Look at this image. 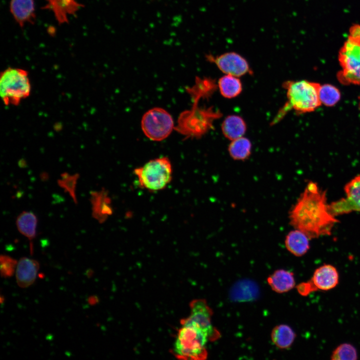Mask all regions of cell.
<instances>
[{
	"label": "cell",
	"mask_w": 360,
	"mask_h": 360,
	"mask_svg": "<svg viewBox=\"0 0 360 360\" xmlns=\"http://www.w3.org/2000/svg\"><path fill=\"white\" fill-rule=\"evenodd\" d=\"M292 226L310 239L331 234L338 220L330 212L326 192L316 182L308 183L290 212Z\"/></svg>",
	"instance_id": "1"
},
{
	"label": "cell",
	"mask_w": 360,
	"mask_h": 360,
	"mask_svg": "<svg viewBox=\"0 0 360 360\" xmlns=\"http://www.w3.org/2000/svg\"><path fill=\"white\" fill-rule=\"evenodd\" d=\"M320 84L306 80H287L283 84L286 90V102L274 119L272 124L282 119L290 110L298 114L314 111L322 105L319 98Z\"/></svg>",
	"instance_id": "2"
},
{
	"label": "cell",
	"mask_w": 360,
	"mask_h": 360,
	"mask_svg": "<svg viewBox=\"0 0 360 360\" xmlns=\"http://www.w3.org/2000/svg\"><path fill=\"white\" fill-rule=\"evenodd\" d=\"M198 101L193 102L192 108L181 112L174 130L186 138H199L213 128L214 121L222 114L212 108H200Z\"/></svg>",
	"instance_id": "3"
},
{
	"label": "cell",
	"mask_w": 360,
	"mask_h": 360,
	"mask_svg": "<svg viewBox=\"0 0 360 360\" xmlns=\"http://www.w3.org/2000/svg\"><path fill=\"white\" fill-rule=\"evenodd\" d=\"M181 324L173 346V354L180 359H206L208 356L206 345L210 341L207 334L193 326Z\"/></svg>",
	"instance_id": "4"
},
{
	"label": "cell",
	"mask_w": 360,
	"mask_h": 360,
	"mask_svg": "<svg viewBox=\"0 0 360 360\" xmlns=\"http://www.w3.org/2000/svg\"><path fill=\"white\" fill-rule=\"evenodd\" d=\"M32 92L28 72L24 68L8 67L1 72L0 94L6 106H17Z\"/></svg>",
	"instance_id": "5"
},
{
	"label": "cell",
	"mask_w": 360,
	"mask_h": 360,
	"mask_svg": "<svg viewBox=\"0 0 360 360\" xmlns=\"http://www.w3.org/2000/svg\"><path fill=\"white\" fill-rule=\"evenodd\" d=\"M134 173L141 188L158 191L164 189L171 181L172 164L166 157L156 158L136 168Z\"/></svg>",
	"instance_id": "6"
},
{
	"label": "cell",
	"mask_w": 360,
	"mask_h": 360,
	"mask_svg": "<svg viewBox=\"0 0 360 360\" xmlns=\"http://www.w3.org/2000/svg\"><path fill=\"white\" fill-rule=\"evenodd\" d=\"M141 127L147 138L159 142L166 138L175 126L173 118L168 111L161 108H154L142 116Z\"/></svg>",
	"instance_id": "7"
},
{
	"label": "cell",
	"mask_w": 360,
	"mask_h": 360,
	"mask_svg": "<svg viewBox=\"0 0 360 360\" xmlns=\"http://www.w3.org/2000/svg\"><path fill=\"white\" fill-rule=\"evenodd\" d=\"M338 60L342 68L338 75L339 80L360 84V43L348 38L340 50Z\"/></svg>",
	"instance_id": "8"
},
{
	"label": "cell",
	"mask_w": 360,
	"mask_h": 360,
	"mask_svg": "<svg viewBox=\"0 0 360 360\" xmlns=\"http://www.w3.org/2000/svg\"><path fill=\"white\" fill-rule=\"evenodd\" d=\"M212 310L204 300H194L190 304L188 316L182 320L181 324H190L200 329L207 334L210 341H214L220 338V334L212 324Z\"/></svg>",
	"instance_id": "9"
},
{
	"label": "cell",
	"mask_w": 360,
	"mask_h": 360,
	"mask_svg": "<svg viewBox=\"0 0 360 360\" xmlns=\"http://www.w3.org/2000/svg\"><path fill=\"white\" fill-rule=\"evenodd\" d=\"M346 196L328 204L330 212L334 216L352 212H360V174L344 186Z\"/></svg>",
	"instance_id": "10"
},
{
	"label": "cell",
	"mask_w": 360,
	"mask_h": 360,
	"mask_svg": "<svg viewBox=\"0 0 360 360\" xmlns=\"http://www.w3.org/2000/svg\"><path fill=\"white\" fill-rule=\"evenodd\" d=\"M206 57L225 74L240 78L252 73L247 60L236 52H226L216 56L208 55Z\"/></svg>",
	"instance_id": "11"
},
{
	"label": "cell",
	"mask_w": 360,
	"mask_h": 360,
	"mask_svg": "<svg viewBox=\"0 0 360 360\" xmlns=\"http://www.w3.org/2000/svg\"><path fill=\"white\" fill-rule=\"evenodd\" d=\"M84 6L78 0H46L42 8L51 12L58 24H64Z\"/></svg>",
	"instance_id": "12"
},
{
	"label": "cell",
	"mask_w": 360,
	"mask_h": 360,
	"mask_svg": "<svg viewBox=\"0 0 360 360\" xmlns=\"http://www.w3.org/2000/svg\"><path fill=\"white\" fill-rule=\"evenodd\" d=\"M9 11L20 28L35 22L36 10L34 0H10Z\"/></svg>",
	"instance_id": "13"
},
{
	"label": "cell",
	"mask_w": 360,
	"mask_h": 360,
	"mask_svg": "<svg viewBox=\"0 0 360 360\" xmlns=\"http://www.w3.org/2000/svg\"><path fill=\"white\" fill-rule=\"evenodd\" d=\"M310 280L318 290H328L338 285L339 274L336 267L325 264L315 270Z\"/></svg>",
	"instance_id": "14"
},
{
	"label": "cell",
	"mask_w": 360,
	"mask_h": 360,
	"mask_svg": "<svg viewBox=\"0 0 360 360\" xmlns=\"http://www.w3.org/2000/svg\"><path fill=\"white\" fill-rule=\"evenodd\" d=\"M40 268L39 263L32 259L24 257L18 262L16 268V280L18 286L26 288L36 280Z\"/></svg>",
	"instance_id": "15"
},
{
	"label": "cell",
	"mask_w": 360,
	"mask_h": 360,
	"mask_svg": "<svg viewBox=\"0 0 360 360\" xmlns=\"http://www.w3.org/2000/svg\"><path fill=\"white\" fill-rule=\"evenodd\" d=\"M310 239L303 232L295 228L286 235L285 246L292 254L301 256L305 254L310 248Z\"/></svg>",
	"instance_id": "16"
},
{
	"label": "cell",
	"mask_w": 360,
	"mask_h": 360,
	"mask_svg": "<svg viewBox=\"0 0 360 360\" xmlns=\"http://www.w3.org/2000/svg\"><path fill=\"white\" fill-rule=\"evenodd\" d=\"M268 282L272 290L278 293L288 292L296 284L294 274L284 270L275 271L268 278Z\"/></svg>",
	"instance_id": "17"
},
{
	"label": "cell",
	"mask_w": 360,
	"mask_h": 360,
	"mask_svg": "<svg viewBox=\"0 0 360 360\" xmlns=\"http://www.w3.org/2000/svg\"><path fill=\"white\" fill-rule=\"evenodd\" d=\"M221 128L224 136L232 140L244 136L246 130V124L241 116L233 114L224 118Z\"/></svg>",
	"instance_id": "18"
},
{
	"label": "cell",
	"mask_w": 360,
	"mask_h": 360,
	"mask_svg": "<svg viewBox=\"0 0 360 360\" xmlns=\"http://www.w3.org/2000/svg\"><path fill=\"white\" fill-rule=\"evenodd\" d=\"M90 201L92 206V216L100 222H102L111 212L108 206L109 200L106 192L102 190L100 192H92Z\"/></svg>",
	"instance_id": "19"
},
{
	"label": "cell",
	"mask_w": 360,
	"mask_h": 360,
	"mask_svg": "<svg viewBox=\"0 0 360 360\" xmlns=\"http://www.w3.org/2000/svg\"><path fill=\"white\" fill-rule=\"evenodd\" d=\"M38 219L36 216L30 212H22L17 217L16 225L19 232L26 237L30 242V252H33L32 240L36 236Z\"/></svg>",
	"instance_id": "20"
},
{
	"label": "cell",
	"mask_w": 360,
	"mask_h": 360,
	"mask_svg": "<svg viewBox=\"0 0 360 360\" xmlns=\"http://www.w3.org/2000/svg\"><path fill=\"white\" fill-rule=\"evenodd\" d=\"M217 85L214 81L208 78L196 77L195 84L186 88L192 102L198 101L202 98H208L214 91Z\"/></svg>",
	"instance_id": "21"
},
{
	"label": "cell",
	"mask_w": 360,
	"mask_h": 360,
	"mask_svg": "<svg viewBox=\"0 0 360 360\" xmlns=\"http://www.w3.org/2000/svg\"><path fill=\"white\" fill-rule=\"evenodd\" d=\"M221 95L226 98H232L242 92V86L239 78L225 74L218 80L217 84Z\"/></svg>",
	"instance_id": "22"
},
{
	"label": "cell",
	"mask_w": 360,
	"mask_h": 360,
	"mask_svg": "<svg viewBox=\"0 0 360 360\" xmlns=\"http://www.w3.org/2000/svg\"><path fill=\"white\" fill-rule=\"evenodd\" d=\"M293 330L286 324H280L272 330L271 338L272 342L278 348L285 349L290 348L296 338Z\"/></svg>",
	"instance_id": "23"
},
{
	"label": "cell",
	"mask_w": 360,
	"mask_h": 360,
	"mask_svg": "<svg viewBox=\"0 0 360 360\" xmlns=\"http://www.w3.org/2000/svg\"><path fill=\"white\" fill-rule=\"evenodd\" d=\"M252 149V142L244 136L231 140L228 146L230 156L236 160H247L251 154Z\"/></svg>",
	"instance_id": "24"
},
{
	"label": "cell",
	"mask_w": 360,
	"mask_h": 360,
	"mask_svg": "<svg viewBox=\"0 0 360 360\" xmlns=\"http://www.w3.org/2000/svg\"><path fill=\"white\" fill-rule=\"evenodd\" d=\"M318 94L321 104L327 106H334L341 97L339 90L335 86L328 84L320 85Z\"/></svg>",
	"instance_id": "25"
},
{
	"label": "cell",
	"mask_w": 360,
	"mask_h": 360,
	"mask_svg": "<svg viewBox=\"0 0 360 360\" xmlns=\"http://www.w3.org/2000/svg\"><path fill=\"white\" fill-rule=\"evenodd\" d=\"M79 177L78 174L72 175L67 172H64L61 174L60 178L58 180V186L64 190V192L68 193L75 204H78L76 190Z\"/></svg>",
	"instance_id": "26"
},
{
	"label": "cell",
	"mask_w": 360,
	"mask_h": 360,
	"mask_svg": "<svg viewBox=\"0 0 360 360\" xmlns=\"http://www.w3.org/2000/svg\"><path fill=\"white\" fill-rule=\"evenodd\" d=\"M358 352L356 348L350 344L344 343L339 345L332 352V360H356Z\"/></svg>",
	"instance_id": "27"
},
{
	"label": "cell",
	"mask_w": 360,
	"mask_h": 360,
	"mask_svg": "<svg viewBox=\"0 0 360 360\" xmlns=\"http://www.w3.org/2000/svg\"><path fill=\"white\" fill-rule=\"evenodd\" d=\"M0 274L3 278L12 276L16 268L18 262L13 258L6 255L0 256Z\"/></svg>",
	"instance_id": "28"
},
{
	"label": "cell",
	"mask_w": 360,
	"mask_h": 360,
	"mask_svg": "<svg viewBox=\"0 0 360 360\" xmlns=\"http://www.w3.org/2000/svg\"><path fill=\"white\" fill-rule=\"evenodd\" d=\"M296 288L298 292L303 296H306L318 290L310 280L307 282L300 284Z\"/></svg>",
	"instance_id": "29"
},
{
	"label": "cell",
	"mask_w": 360,
	"mask_h": 360,
	"mask_svg": "<svg viewBox=\"0 0 360 360\" xmlns=\"http://www.w3.org/2000/svg\"><path fill=\"white\" fill-rule=\"evenodd\" d=\"M348 38L360 43V26L356 24L353 26L350 29V35Z\"/></svg>",
	"instance_id": "30"
},
{
	"label": "cell",
	"mask_w": 360,
	"mask_h": 360,
	"mask_svg": "<svg viewBox=\"0 0 360 360\" xmlns=\"http://www.w3.org/2000/svg\"><path fill=\"white\" fill-rule=\"evenodd\" d=\"M88 303L90 305L96 304L98 302V299L96 296H91L88 298Z\"/></svg>",
	"instance_id": "31"
},
{
	"label": "cell",
	"mask_w": 360,
	"mask_h": 360,
	"mask_svg": "<svg viewBox=\"0 0 360 360\" xmlns=\"http://www.w3.org/2000/svg\"><path fill=\"white\" fill-rule=\"evenodd\" d=\"M93 273L94 272L92 269H88L86 271V274L88 278H90L92 276Z\"/></svg>",
	"instance_id": "32"
}]
</instances>
